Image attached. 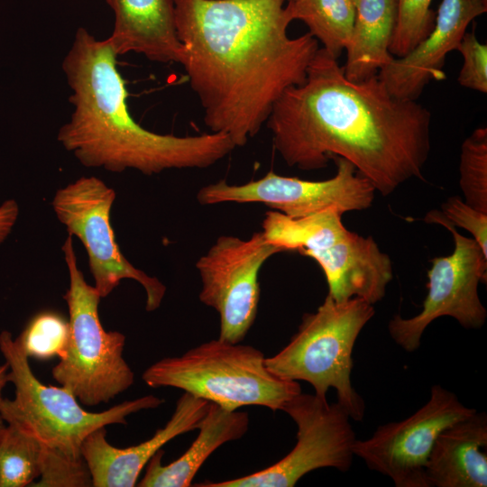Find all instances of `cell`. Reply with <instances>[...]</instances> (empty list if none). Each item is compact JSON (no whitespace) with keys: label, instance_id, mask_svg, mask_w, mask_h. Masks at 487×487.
Here are the masks:
<instances>
[{"label":"cell","instance_id":"6da1fadb","mask_svg":"<svg viewBox=\"0 0 487 487\" xmlns=\"http://www.w3.org/2000/svg\"><path fill=\"white\" fill-rule=\"evenodd\" d=\"M431 118L418 100L393 96L378 75L347 79L337 59L319 48L305 81L281 94L266 124L288 166L316 170L342 157L388 196L409 179L422 178Z\"/></svg>","mask_w":487,"mask_h":487},{"label":"cell","instance_id":"7a4b0ae2","mask_svg":"<svg viewBox=\"0 0 487 487\" xmlns=\"http://www.w3.org/2000/svg\"><path fill=\"white\" fill-rule=\"evenodd\" d=\"M182 64L211 133L246 144L289 87L303 83L318 41L289 38L286 0H173Z\"/></svg>","mask_w":487,"mask_h":487},{"label":"cell","instance_id":"3957f363","mask_svg":"<svg viewBox=\"0 0 487 487\" xmlns=\"http://www.w3.org/2000/svg\"><path fill=\"white\" fill-rule=\"evenodd\" d=\"M116 58L107 39L97 40L79 27L62 61L73 111L57 139L83 166L112 172L133 169L152 175L171 169L207 168L236 148L220 133L176 136L137 124L128 109Z\"/></svg>","mask_w":487,"mask_h":487},{"label":"cell","instance_id":"277c9868","mask_svg":"<svg viewBox=\"0 0 487 487\" xmlns=\"http://www.w3.org/2000/svg\"><path fill=\"white\" fill-rule=\"evenodd\" d=\"M257 348L217 338L197 345L180 356L150 365L142 379L152 388L171 387L227 410L262 406L281 410L301 392L298 381L281 379L266 367Z\"/></svg>","mask_w":487,"mask_h":487},{"label":"cell","instance_id":"5b68a950","mask_svg":"<svg viewBox=\"0 0 487 487\" xmlns=\"http://www.w3.org/2000/svg\"><path fill=\"white\" fill-rule=\"evenodd\" d=\"M0 351L8 365L9 382L14 386V398H4L0 403L3 420L73 458L82 456L81 446L93 431L113 424L126 425L128 416L155 409L164 401L146 395L101 412H90L69 390L39 381L19 341L9 331L0 333Z\"/></svg>","mask_w":487,"mask_h":487},{"label":"cell","instance_id":"8992f818","mask_svg":"<svg viewBox=\"0 0 487 487\" xmlns=\"http://www.w3.org/2000/svg\"><path fill=\"white\" fill-rule=\"evenodd\" d=\"M374 313L373 305L360 298L336 302L326 295L316 312L303 315L289 342L265 358L267 369L281 379L311 384L322 399L333 388L351 419L363 420L365 404L352 385V354Z\"/></svg>","mask_w":487,"mask_h":487},{"label":"cell","instance_id":"52a82bcc","mask_svg":"<svg viewBox=\"0 0 487 487\" xmlns=\"http://www.w3.org/2000/svg\"><path fill=\"white\" fill-rule=\"evenodd\" d=\"M62 251L69 276L63 296L69 332L65 352L52 368V378L85 406L108 403L134 382V373L123 356L125 336L103 327L98 314L101 298L78 267L71 235Z\"/></svg>","mask_w":487,"mask_h":487},{"label":"cell","instance_id":"ba28073f","mask_svg":"<svg viewBox=\"0 0 487 487\" xmlns=\"http://www.w3.org/2000/svg\"><path fill=\"white\" fill-rule=\"evenodd\" d=\"M424 221L448 229L455 248L450 255L430 260L427 294L421 311L412 317L398 314L389 321L391 337L409 353L420 346L423 333L436 318L450 317L466 329H479L487 317L478 293L479 283L487 280V255L473 238L462 235L441 211H429Z\"/></svg>","mask_w":487,"mask_h":487},{"label":"cell","instance_id":"9c48e42d","mask_svg":"<svg viewBox=\"0 0 487 487\" xmlns=\"http://www.w3.org/2000/svg\"><path fill=\"white\" fill-rule=\"evenodd\" d=\"M297 426V441L284 457L251 474L198 487H292L308 473L321 468L350 469L357 439L351 418L336 401L316 394L299 393L281 409Z\"/></svg>","mask_w":487,"mask_h":487},{"label":"cell","instance_id":"30bf717a","mask_svg":"<svg viewBox=\"0 0 487 487\" xmlns=\"http://www.w3.org/2000/svg\"><path fill=\"white\" fill-rule=\"evenodd\" d=\"M115 199V190L102 179L81 177L55 192L52 207L69 234L76 235L85 247L100 298L107 297L122 280L132 279L146 292V310L153 311L160 307L166 287L135 268L122 253L110 222Z\"/></svg>","mask_w":487,"mask_h":487},{"label":"cell","instance_id":"8fae6325","mask_svg":"<svg viewBox=\"0 0 487 487\" xmlns=\"http://www.w3.org/2000/svg\"><path fill=\"white\" fill-rule=\"evenodd\" d=\"M335 175L326 180L310 181L268 172L257 180L241 185L221 179L201 188L197 199L201 205L225 202L262 203L290 217L313 215L329 208L341 215L369 208L375 188L370 180L342 157L334 156Z\"/></svg>","mask_w":487,"mask_h":487},{"label":"cell","instance_id":"7c38bea8","mask_svg":"<svg viewBox=\"0 0 487 487\" xmlns=\"http://www.w3.org/2000/svg\"><path fill=\"white\" fill-rule=\"evenodd\" d=\"M475 411L455 392L435 384L428 400L411 416L379 426L367 439H356L354 455L370 470L389 477L396 487H429L426 465L436 438Z\"/></svg>","mask_w":487,"mask_h":487},{"label":"cell","instance_id":"4fadbf2b","mask_svg":"<svg viewBox=\"0 0 487 487\" xmlns=\"http://www.w3.org/2000/svg\"><path fill=\"white\" fill-rule=\"evenodd\" d=\"M281 251L262 231L243 240L221 235L196 262L201 280L200 301L219 315V338L242 342L252 327L260 301L259 272Z\"/></svg>","mask_w":487,"mask_h":487},{"label":"cell","instance_id":"5bb4252c","mask_svg":"<svg viewBox=\"0 0 487 487\" xmlns=\"http://www.w3.org/2000/svg\"><path fill=\"white\" fill-rule=\"evenodd\" d=\"M486 12L483 0H442L429 34L407 55L394 57L379 78L393 96L418 100L430 81L446 78V55L457 50L469 23Z\"/></svg>","mask_w":487,"mask_h":487},{"label":"cell","instance_id":"9a60e30c","mask_svg":"<svg viewBox=\"0 0 487 487\" xmlns=\"http://www.w3.org/2000/svg\"><path fill=\"white\" fill-rule=\"evenodd\" d=\"M210 402L184 392L169 421L148 440L124 448L112 446L106 430L93 431L81 446L94 487H133L150 459L176 436L198 429Z\"/></svg>","mask_w":487,"mask_h":487},{"label":"cell","instance_id":"2e32d148","mask_svg":"<svg viewBox=\"0 0 487 487\" xmlns=\"http://www.w3.org/2000/svg\"><path fill=\"white\" fill-rule=\"evenodd\" d=\"M299 253L319 264L327 282V295L336 302L360 298L374 305L383 299L392 280L391 258L372 236L348 230L328 248Z\"/></svg>","mask_w":487,"mask_h":487},{"label":"cell","instance_id":"e0dca14e","mask_svg":"<svg viewBox=\"0 0 487 487\" xmlns=\"http://www.w3.org/2000/svg\"><path fill=\"white\" fill-rule=\"evenodd\" d=\"M115 25L107 38L116 55L134 52L153 62L182 65L187 50L177 35L173 0H106Z\"/></svg>","mask_w":487,"mask_h":487},{"label":"cell","instance_id":"ac0fdd59","mask_svg":"<svg viewBox=\"0 0 487 487\" xmlns=\"http://www.w3.org/2000/svg\"><path fill=\"white\" fill-rule=\"evenodd\" d=\"M487 416L477 410L440 432L426 473L429 487H486Z\"/></svg>","mask_w":487,"mask_h":487},{"label":"cell","instance_id":"d6986e66","mask_svg":"<svg viewBox=\"0 0 487 487\" xmlns=\"http://www.w3.org/2000/svg\"><path fill=\"white\" fill-rule=\"evenodd\" d=\"M249 427L246 412L227 410L215 403L199 422V433L187 451L177 460L162 464L160 449L147 463L140 487H188L205 461L225 443L238 440Z\"/></svg>","mask_w":487,"mask_h":487},{"label":"cell","instance_id":"ffe728a7","mask_svg":"<svg viewBox=\"0 0 487 487\" xmlns=\"http://www.w3.org/2000/svg\"><path fill=\"white\" fill-rule=\"evenodd\" d=\"M398 15V0H357L355 17L345 47V76L354 82L378 75L393 56L390 45Z\"/></svg>","mask_w":487,"mask_h":487},{"label":"cell","instance_id":"44dd1931","mask_svg":"<svg viewBox=\"0 0 487 487\" xmlns=\"http://www.w3.org/2000/svg\"><path fill=\"white\" fill-rule=\"evenodd\" d=\"M341 217L342 215L332 208L300 217L271 210L265 214L262 233L267 242L281 252L322 250L334 245L347 234Z\"/></svg>","mask_w":487,"mask_h":487},{"label":"cell","instance_id":"7402d4cb","mask_svg":"<svg viewBox=\"0 0 487 487\" xmlns=\"http://www.w3.org/2000/svg\"><path fill=\"white\" fill-rule=\"evenodd\" d=\"M285 12L292 22L299 20L325 50L338 59L345 49L354 26L353 0H289Z\"/></svg>","mask_w":487,"mask_h":487},{"label":"cell","instance_id":"603a6c76","mask_svg":"<svg viewBox=\"0 0 487 487\" xmlns=\"http://www.w3.org/2000/svg\"><path fill=\"white\" fill-rule=\"evenodd\" d=\"M41 453L40 442L6 424L0 436V487L31 486L40 475Z\"/></svg>","mask_w":487,"mask_h":487},{"label":"cell","instance_id":"cb8c5ba5","mask_svg":"<svg viewBox=\"0 0 487 487\" xmlns=\"http://www.w3.org/2000/svg\"><path fill=\"white\" fill-rule=\"evenodd\" d=\"M459 185L464 201L487 213V128L478 127L463 142Z\"/></svg>","mask_w":487,"mask_h":487},{"label":"cell","instance_id":"d4e9b609","mask_svg":"<svg viewBox=\"0 0 487 487\" xmlns=\"http://www.w3.org/2000/svg\"><path fill=\"white\" fill-rule=\"evenodd\" d=\"M69 326L61 315L46 310L36 314L17 337L28 358H60L66 349Z\"/></svg>","mask_w":487,"mask_h":487},{"label":"cell","instance_id":"484cf974","mask_svg":"<svg viewBox=\"0 0 487 487\" xmlns=\"http://www.w3.org/2000/svg\"><path fill=\"white\" fill-rule=\"evenodd\" d=\"M432 0H398V15L390 52L400 58L411 51L432 31Z\"/></svg>","mask_w":487,"mask_h":487},{"label":"cell","instance_id":"4316f807","mask_svg":"<svg viewBox=\"0 0 487 487\" xmlns=\"http://www.w3.org/2000/svg\"><path fill=\"white\" fill-rule=\"evenodd\" d=\"M33 487H87L92 477L84 458H73L41 445L40 475Z\"/></svg>","mask_w":487,"mask_h":487},{"label":"cell","instance_id":"83f0119b","mask_svg":"<svg viewBox=\"0 0 487 487\" xmlns=\"http://www.w3.org/2000/svg\"><path fill=\"white\" fill-rule=\"evenodd\" d=\"M463 57V65L457 81L460 86L487 92V45L479 41L473 32H465L457 50Z\"/></svg>","mask_w":487,"mask_h":487},{"label":"cell","instance_id":"f1b7e54d","mask_svg":"<svg viewBox=\"0 0 487 487\" xmlns=\"http://www.w3.org/2000/svg\"><path fill=\"white\" fill-rule=\"evenodd\" d=\"M441 213L452 225L468 231L487 255V213L472 207L457 196L441 205Z\"/></svg>","mask_w":487,"mask_h":487},{"label":"cell","instance_id":"f546056e","mask_svg":"<svg viewBox=\"0 0 487 487\" xmlns=\"http://www.w3.org/2000/svg\"><path fill=\"white\" fill-rule=\"evenodd\" d=\"M19 206L14 199H7L0 205V245L11 234L19 216Z\"/></svg>","mask_w":487,"mask_h":487},{"label":"cell","instance_id":"4dcf8cb0","mask_svg":"<svg viewBox=\"0 0 487 487\" xmlns=\"http://www.w3.org/2000/svg\"><path fill=\"white\" fill-rule=\"evenodd\" d=\"M9 382L8 380V365L7 363H4L0 365V403L3 400L2 391L6 385V383Z\"/></svg>","mask_w":487,"mask_h":487},{"label":"cell","instance_id":"1f68e13d","mask_svg":"<svg viewBox=\"0 0 487 487\" xmlns=\"http://www.w3.org/2000/svg\"><path fill=\"white\" fill-rule=\"evenodd\" d=\"M5 425H6L5 422L3 420V418L0 416V436H1V434H2Z\"/></svg>","mask_w":487,"mask_h":487},{"label":"cell","instance_id":"d6a6232c","mask_svg":"<svg viewBox=\"0 0 487 487\" xmlns=\"http://www.w3.org/2000/svg\"><path fill=\"white\" fill-rule=\"evenodd\" d=\"M353 2L354 3V5L356 4L357 0H353Z\"/></svg>","mask_w":487,"mask_h":487},{"label":"cell","instance_id":"836d02e7","mask_svg":"<svg viewBox=\"0 0 487 487\" xmlns=\"http://www.w3.org/2000/svg\"><path fill=\"white\" fill-rule=\"evenodd\" d=\"M483 1L487 2V0H483Z\"/></svg>","mask_w":487,"mask_h":487},{"label":"cell","instance_id":"e575fe53","mask_svg":"<svg viewBox=\"0 0 487 487\" xmlns=\"http://www.w3.org/2000/svg\"><path fill=\"white\" fill-rule=\"evenodd\" d=\"M287 1H289V0H287Z\"/></svg>","mask_w":487,"mask_h":487}]
</instances>
